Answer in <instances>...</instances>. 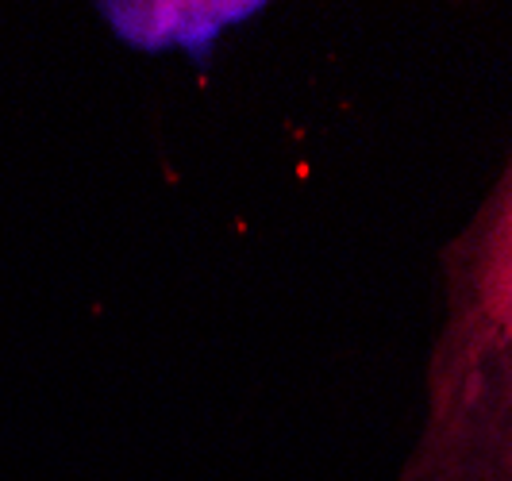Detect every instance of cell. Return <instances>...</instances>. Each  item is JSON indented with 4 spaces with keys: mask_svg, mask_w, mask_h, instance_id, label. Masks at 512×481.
Returning a JSON list of instances; mask_svg holds the SVG:
<instances>
[{
    "mask_svg": "<svg viewBox=\"0 0 512 481\" xmlns=\"http://www.w3.org/2000/svg\"><path fill=\"white\" fill-rule=\"evenodd\" d=\"M443 320L401 481H512V154L439 254Z\"/></svg>",
    "mask_w": 512,
    "mask_h": 481,
    "instance_id": "6da1fadb",
    "label": "cell"
},
{
    "mask_svg": "<svg viewBox=\"0 0 512 481\" xmlns=\"http://www.w3.org/2000/svg\"><path fill=\"white\" fill-rule=\"evenodd\" d=\"M112 39L139 54H185L197 70H212L231 31L266 12L262 0H104L97 4Z\"/></svg>",
    "mask_w": 512,
    "mask_h": 481,
    "instance_id": "7a4b0ae2",
    "label": "cell"
}]
</instances>
